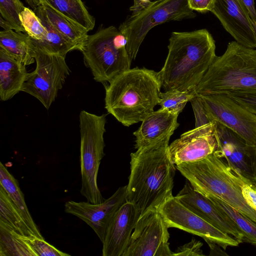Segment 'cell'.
Segmentation results:
<instances>
[{
	"label": "cell",
	"instance_id": "2e32d148",
	"mask_svg": "<svg viewBox=\"0 0 256 256\" xmlns=\"http://www.w3.org/2000/svg\"><path fill=\"white\" fill-rule=\"evenodd\" d=\"M141 215L135 204L126 202L118 210L102 242V256H123Z\"/></svg>",
	"mask_w": 256,
	"mask_h": 256
},
{
	"label": "cell",
	"instance_id": "484cf974",
	"mask_svg": "<svg viewBox=\"0 0 256 256\" xmlns=\"http://www.w3.org/2000/svg\"><path fill=\"white\" fill-rule=\"evenodd\" d=\"M0 221L19 234L36 236L24 220L21 212L0 185Z\"/></svg>",
	"mask_w": 256,
	"mask_h": 256
},
{
	"label": "cell",
	"instance_id": "ac0fdd59",
	"mask_svg": "<svg viewBox=\"0 0 256 256\" xmlns=\"http://www.w3.org/2000/svg\"><path fill=\"white\" fill-rule=\"evenodd\" d=\"M210 12L235 41L248 48H256L252 20L238 0H214Z\"/></svg>",
	"mask_w": 256,
	"mask_h": 256
},
{
	"label": "cell",
	"instance_id": "cb8c5ba5",
	"mask_svg": "<svg viewBox=\"0 0 256 256\" xmlns=\"http://www.w3.org/2000/svg\"><path fill=\"white\" fill-rule=\"evenodd\" d=\"M33 10L40 18L48 32L46 38L44 41L40 43L32 42L36 47L50 54L64 56L68 52L77 50L73 44L50 24L45 16L40 4Z\"/></svg>",
	"mask_w": 256,
	"mask_h": 256
},
{
	"label": "cell",
	"instance_id": "44dd1931",
	"mask_svg": "<svg viewBox=\"0 0 256 256\" xmlns=\"http://www.w3.org/2000/svg\"><path fill=\"white\" fill-rule=\"evenodd\" d=\"M40 4L50 24L73 44L77 50L82 52L87 40L88 32L84 28L48 4Z\"/></svg>",
	"mask_w": 256,
	"mask_h": 256
},
{
	"label": "cell",
	"instance_id": "7c38bea8",
	"mask_svg": "<svg viewBox=\"0 0 256 256\" xmlns=\"http://www.w3.org/2000/svg\"><path fill=\"white\" fill-rule=\"evenodd\" d=\"M198 96L212 121L232 130L248 144L256 145V114L248 110L226 94Z\"/></svg>",
	"mask_w": 256,
	"mask_h": 256
},
{
	"label": "cell",
	"instance_id": "8fae6325",
	"mask_svg": "<svg viewBox=\"0 0 256 256\" xmlns=\"http://www.w3.org/2000/svg\"><path fill=\"white\" fill-rule=\"evenodd\" d=\"M167 224L158 208L140 216L123 256H172Z\"/></svg>",
	"mask_w": 256,
	"mask_h": 256
},
{
	"label": "cell",
	"instance_id": "d6986e66",
	"mask_svg": "<svg viewBox=\"0 0 256 256\" xmlns=\"http://www.w3.org/2000/svg\"><path fill=\"white\" fill-rule=\"evenodd\" d=\"M178 114L160 108L154 111L142 122L133 134L136 137L135 148L140 150L166 141H169L179 126Z\"/></svg>",
	"mask_w": 256,
	"mask_h": 256
},
{
	"label": "cell",
	"instance_id": "e575fe53",
	"mask_svg": "<svg viewBox=\"0 0 256 256\" xmlns=\"http://www.w3.org/2000/svg\"><path fill=\"white\" fill-rule=\"evenodd\" d=\"M202 246V243L192 238L190 242L178 248L175 252H173L172 256H204L201 248Z\"/></svg>",
	"mask_w": 256,
	"mask_h": 256
},
{
	"label": "cell",
	"instance_id": "9c48e42d",
	"mask_svg": "<svg viewBox=\"0 0 256 256\" xmlns=\"http://www.w3.org/2000/svg\"><path fill=\"white\" fill-rule=\"evenodd\" d=\"M34 58L36 68L28 74L22 91L36 98L48 110L70 74V70L66 56L36 46Z\"/></svg>",
	"mask_w": 256,
	"mask_h": 256
},
{
	"label": "cell",
	"instance_id": "d4e9b609",
	"mask_svg": "<svg viewBox=\"0 0 256 256\" xmlns=\"http://www.w3.org/2000/svg\"><path fill=\"white\" fill-rule=\"evenodd\" d=\"M77 22L88 32L94 29L95 18L88 12L82 0H39Z\"/></svg>",
	"mask_w": 256,
	"mask_h": 256
},
{
	"label": "cell",
	"instance_id": "83f0119b",
	"mask_svg": "<svg viewBox=\"0 0 256 256\" xmlns=\"http://www.w3.org/2000/svg\"><path fill=\"white\" fill-rule=\"evenodd\" d=\"M206 197L236 224L244 235V242L256 246V223L255 222L242 214L222 200L212 196Z\"/></svg>",
	"mask_w": 256,
	"mask_h": 256
},
{
	"label": "cell",
	"instance_id": "ba28073f",
	"mask_svg": "<svg viewBox=\"0 0 256 256\" xmlns=\"http://www.w3.org/2000/svg\"><path fill=\"white\" fill-rule=\"evenodd\" d=\"M196 16V14L188 6V0H156L139 13L128 16L118 29L128 40L127 50L132 60L152 28L166 22Z\"/></svg>",
	"mask_w": 256,
	"mask_h": 256
},
{
	"label": "cell",
	"instance_id": "603a6c76",
	"mask_svg": "<svg viewBox=\"0 0 256 256\" xmlns=\"http://www.w3.org/2000/svg\"><path fill=\"white\" fill-rule=\"evenodd\" d=\"M0 185L3 187L11 200L20 210L34 235L38 238L44 239L26 206L24 195L20 190L18 180L8 172L2 162L0 163Z\"/></svg>",
	"mask_w": 256,
	"mask_h": 256
},
{
	"label": "cell",
	"instance_id": "f546056e",
	"mask_svg": "<svg viewBox=\"0 0 256 256\" xmlns=\"http://www.w3.org/2000/svg\"><path fill=\"white\" fill-rule=\"evenodd\" d=\"M196 96L192 91L169 90L160 94L161 108L172 112L180 113L188 102Z\"/></svg>",
	"mask_w": 256,
	"mask_h": 256
},
{
	"label": "cell",
	"instance_id": "836d02e7",
	"mask_svg": "<svg viewBox=\"0 0 256 256\" xmlns=\"http://www.w3.org/2000/svg\"><path fill=\"white\" fill-rule=\"evenodd\" d=\"M190 102L195 116V128L214 122L208 116L199 96H196L190 100Z\"/></svg>",
	"mask_w": 256,
	"mask_h": 256
},
{
	"label": "cell",
	"instance_id": "9a60e30c",
	"mask_svg": "<svg viewBox=\"0 0 256 256\" xmlns=\"http://www.w3.org/2000/svg\"><path fill=\"white\" fill-rule=\"evenodd\" d=\"M216 122L194 128L183 133L169 145L171 158L176 165L204 158L216 149Z\"/></svg>",
	"mask_w": 256,
	"mask_h": 256
},
{
	"label": "cell",
	"instance_id": "f35d334b",
	"mask_svg": "<svg viewBox=\"0 0 256 256\" xmlns=\"http://www.w3.org/2000/svg\"><path fill=\"white\" fill-rule=\"evenodd\" d=\"M210 248V256H228L224 249L219 245L214 242L207 243Z\"/></svg>",
	"mask_w": 256,
	"mask_h": 256
},
{
	"label": "cell",
	"instance_id": "277c9868",
	"mask_svg": "<svg viewBox=\"0 0 256 256\" xmlns=\"http://www.w3.org/2000/svg\"><path fill=\"white\" fill-rule=\"evenodd\" d=\"M158 72L136 68L115 78L106 88L105 108L124 126L142 122L158 104Z\"/></svg>",
	"mask_w": 256,
	"mask_h": 256
},
{
	"label": "cell",
	"instance_id": "3957f363",
	"mask_svg": "<svg viewBox=\"0 0 256 256\" xmlns=\"http://www.w3.org/2000/svg\"><path fill=\"white\" fill-rule=\"evenodd\" d=\"M169 141L136 150L130 154V173L126 200L143 214L158 208L172 197L176 168L169 152Z\"/></svg>",
	"mask_w": 256,
	"mask_h": 256
},
{
	"label": "cell",
	"instance_id": "d590c367",
	"mask_svg": "<svg viewBox=\"0 0 256 256\" xmlns=\"http://www.w3.org/2000/svg\"><path fill=\"white\" fill-rule=\"evenodd\" d=\"M214 0H188L190 9L201 13L211 12L214 6Z\"/></svg>",
	"mask_w": 256,
	"mask_h": 256
},
{
	"label": "cell",
	"instance_id": "74e56055",
	"mask_svg": "<svg viewBox=\"0 0 256 256\" xmlns=\"http://www.w3.org/2000/svg\"><path fill=\"white\" fill-rule=\"evenodd\" d=\"M134 4L130 8L132 15L136 14L148 7L152 2L151 0H133Z\"/></svg>",
	"mask_w": 256,
	"mask_h": 256
},
{
	"label": "cell",
	"instance_id": "8992f818",
	"mask_svg": "<svg viewBox=\"0 0 256 256\" xmlns=\"http://www.w3.org/2000/svg\"><path fill=\"white\" fill-rule=\"evenodd\" d=\"M127 44L126 38L113 26L100 28L94 34L88 36L82 52L96 81L110 83L130 69L132 60Z\"/></svg>",
	"mask_w": 256,
	"mask_h": 256
},
{
	"label": "cell",
	"instance_id": "7a4b0ae2",
	"mask_svg": "<svg viewBox=\"0 0 256 256\" xmlns=\"http://www.w3.org/2000/svg\"><path fill=\"white\" fill-rule=\"evenodd\" d=\"M176 166L197 191L222 200L256 223V184L234 172L214 152Z\"/></svg>",
	"mask_w": 256,
	"mask_h": 256
},
{
	"label": "cell",
	"instance_id": "5bb4252c",
	"mask_svg": "<svg viewBox=\"0 0 256 256\" xmlns=\"http://www.w3.org/2000/svg\"><path fill=\"white\" fill-rule=\"evenodd\" d=\"M126 186H125L119 188L112 196L100 204L68 200L64 204V212L84 222L102 242L114 215L126 202Z\"/></svg>",
	"mask_w": 256,
	"mask_h": 256
},
{
	"label": "cell",
	"instance_id": "f1b7e54d",
	"mask_svg": "<svg viewBox=\"0 0 256 256\" xmlns=\"http://www.w3.org/2000/svg\"><path fill=\"white\" fill-rule=\"evenodd\" d=\"M20 19L25 32L32 42L40 43L46 39L47 30L34 10L25 7L20 14Z\"/></svg>",
	"mask_w": 256,
	"mask_h": 256
},
{
	"label": "cell",
	"instance_id": "4316f807",
	"mask_svg": "<svg viewBox=\"0 0 256 256\" xmlns=\"http://www.w3.org/2000/svg\"><path fill=\"white\" fill-rule=\"evenodd\" d=\"M25 236L0 221V256H37Z\"/></svg>",
	"mask_w": 256,
	"mask_h": 256
},
{
	"label": "cell",
	"instance_id": "4dcf8cb0",
	"mask_svg": "<svg viewBox=\"0 0 256 256\" xmlns=\"http://www.w3.org/2000/svg\"><path fill=\"white\" fill-rule=\"evenodd\" d=\"M25 7L20 0H0V16L12 30L25 32L20 19V14Z\"/></svg>",
	"mask_w": 256,
	"mask_h": 256
},
{
	"label": "cell",
	"instance_id": "5b68a950",
	"mask_svg": "<svg viewBox=\"0 0 256 256\" xmlns=\"http://www.w3.org/2000/svg\"><path fill=\"white\" fill-rule=\"evenodd\" d=\"M255 88L256 49L232 41L222 56H216L192 91L202 96Z\"/></svg>",
	"mask_w": 256,
	"mask_h": 256
},
{
	"label": "cell",
	"instance_id": "d6a6232c",
	"mask_svg": "<svg viewBox=\"0 0 256 256\" xmlns=\"http://www.w3.org/2000/svg\"><path fill=\"white\" fill-rule=\"evenodd\" d=\"M226 94L248 110L256 114V88L234 90Z\"/></svg>",
	"mask_w": 256,
	"mask_h": 256
},
{
	"label": "cell",
	"instance_id": "6da1fadb",
	"mask_svg": "<svg viewBox=\"0 0 256 256\" xmlns=\"http://www.w3.org/2000/svg\"><path fill=\"white\" fill-rule=\"evenodd\" d=\"M168 54L158 72L165 91L193 90L202 80L216 56L215 41L203 28L171 33Z\"/></svg>",
	"mask_w": 256,
	"mask_h": 256
},
{
	"label": "cell",
	"instance_id": "ab89813d",
	"mask_svg": "<svg viewBox=\"0 0 256 256\" xmlns=\"http://www.w3.org/2000/svg\"><path fill=\"white\" fill-rule=\"evenodd\" d=\"M252 26H253L254 30V31L255 35L256 36V22H252Z\"/></svg>",
	"mask_w": 256,
	"mask_h": 256
},
{
	"label": "cell",
	"instance_id": "4fadbf2b",
	"mask_svg": "<svg viewBox=\"0 0 256 256\" xmlns=\"http://www.w3.org/2000/svg\"><path fill=\"white\" fill-rule=\"evenodd\" d=\"M214 132L217 145L214 152L234 172L256 184L252 168L254 146L248 144L236 132L218 122H216Z\"/></svg>",
	"mask_w": 256,
	"mask_h": 256
},
{
	"label": "cell",
	"instance_id": "ffe728a7",
	"mask_svg": "<svg viewBox=\"0 0 256 256\" xmlns=\"http://www.w3.org/2000/svg\"><path fill=\"white\" fill-rule=\"evenodd\" d=\"M26 65L0 47V98L8 100L22 91L28 72Z\"/></svg>",
	"mask_w": 256,
	"mask_h": 256
},
{
	"label": "cell",
	"instance_id": "7402d4cb",
	"mask_svg": "<svg viewBox=\"0 0 256 256\" xmlns=\"http://www.w3.org/2000/svg\"><path fill=\"white\" fill-rule=\"evenodd\" d=\"M0 47L26 66L35 62V46L26 32L12 29L1 30Z\"/></svg>",
	"mask_w": 256,
	"mask_h": 256
},
{
	"label": "cell",
	"instance_id": "8d00e7d4",
	"mask_svg": "<svg viewBox=\"0 0 256 256\" xmlns=\"http://www.w3.org/2000/svg\"><path fill=\"white\" fill-rule=\"evenodd\" d=\"M238 1L250 18L252 22H256V10L254 0H238Z\"/></svg>",
	"mask_w": 256,
	"mask_h": 256
},
{
	"label": "cell",
	"instance_id": "e0dca14e",
	"mask_svg": "<svg viewBox=\"0 0 256 256\" xmlns=\"http://www.w3.org/2000/svg\"><path fill=\"white\" fill-rule=\"evenodd\" d=\"M175 196L215 227L234 238L240 243L244 242L243 234L232 220L208 198L195 190L188 180Z\"/></svg>",
	"mask_w": 256,
	"mask_h": 256
},
{
	"label": "cell",
	"instance_id": "52a82bcc",
	"mask_svg": "<svg viewBox=\"0 0 256 256\" xmlns=\"http://www.w3.org/2000/svg\"><path fill=\"white\" fill-rule=\"evenodd\" d=\"M80 165L82 187L80 192L89 202L98 204L105 200L97 184L101 160L104 156V136L106 115L82 110L80 114Z\"/></svg>",
	"mask_w": 256,
	"mask_h": 256
},
{
	"label": "cell",
	"instance_id": "1f68e13d",
	"mask_svg": "<svg viewBox=\"0 0 256 256\" xmlns=\"http://www.w3.org/2000/svg\"><path fill=\"white\" fill-rule=\"evenodd\" d=\"M27 243L34 251L37 256H70L48 243L44 239L36 236H25Z\"/></svg>",
	"mask_w": 256,
	"mask_h": 256
},
{
	"label": "cell",
	"instance_id": "30bf717a",
	"mask_svg": "<svg viewBox=\"0 0 256 256\" xmlns=\"http://www.w3.org/2000/svg\"><path fill=\"white\" fill-rule=\"evenodd\" d=\"M168 228H175L202 238L206 243L214 242L224 250L240 243L223 232L172 196L158 208Z\"/></svg>",
	"mask_w": 256,
	"mask_h": 256
}]
</instances>
